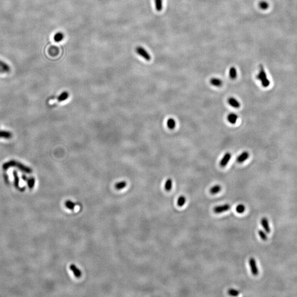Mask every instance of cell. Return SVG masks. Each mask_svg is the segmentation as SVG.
Listing matches in <instances>:
<instances>
[{"label":"cell","instance_id":"1","mask_svg":"<svg viewBox=\"0 0 297 297\" xmlns=\"http://www.w3.org/2000/svg\"><path fill=\"white\" fill-rule=\"evenodd\" d=\"M12 167L18 168L22 172L28 174L32 173V169L29 168V167L25 166L23 163H21L18 161H16L15 160H10L3 163L2 169L4 171H7L9 169Z\"/></svg>","mask_w":297,"mask_h":297},{"label":"cell","instance_id":"2","mask_svg":"<svg viewBox=\"0 0 297 297\" xmlns=\"http://www.w3.org/2000/svg\"><path fill=\"white\" fill-rule=\"evenodd\" d=\"M256 79L261 82L264 87H268L270 84V82L268 78L266 73L262 65L260 66L259 72L256 77Z\"/></svg>","mask_w":297,"mask_h":297},{"label":"cell","instance_id":"3","mask_svg":"<svg viewBox=\"0 0 297 297\" xmlns=\"http://www.w3.org/2000/svg\"><path fill=\"white\" fill-rule=\"evenodd\" d=\"M135 51L139 55L142 56L146 61H150L151 56L150 55V54L148 53V51L144 48H143V47L140 46L137 47V48L135 49Z\"/></svg>","mask_w":297,"mask_h":297},{"label":"cell","instance_id":"4","mask_svg":"<svg viewBox=\"0 0 297 297\" xmlns=\"http://www.w3.org/2000/svg\"><path fill=\"white\" fill-rule=\"evenodd\" d=\"M249 264L251 268V272L253 276H258L259 274V270L257 266L256 261L255 259L253 258H251L249 260Z\"/></svg>","mask_w":297,"mask_h":297},{"label":"cell","instance_id":"5","mask_svg":"<svg viewBox=\"0 0 297 297\" xmlns=\"http://www.w3.org/2000/svg\"><path fill=\"white\" fill-rule=\"evenodd\" d=\"M230 209V206L229 204H224L223 205L217 206L213 208V211L215 213H221L226 212Z\"/></svg>","mask_w":297,"mask_h":297},{"label":"cell","instance_id":"6","mask_svg":"<svg viewBox=\"0 0 297 297\" xmlns=\"http://www.w3.org/2000/svg\"><path fill=\"white\" fill-rule=\"evenodd\" d=\"M232 157V155L230 152H228L224 155V157L222 158L220 162V165L221 167H224L227 166V163L229 162Z\"/></svg>","mask_w":297,"mask_h":297},{"label":"cell","instance_id":"7","mask_svg":"<svg viewBox=\"0 0 297 297\" xmlns=\"http://www.w3.org/2000/svg\"><path fill=\"white\" fill-rule=\"evenodd\" d=\"M11 70V68L6 62L0 61V73H9Z\"/></svg>","mask_w":297,"mask_h":297},{"label":"cell","instance_id":"8","mask_svg":"<svg viewBox=\"0 0 297 297\" xmlns=\"http://www.w3.org/2000/svg\"><path fill=\"white\" fill-rule=\"evenodd\" d=\"M227 102L229 105H230L233 108H239L241 107L240 102L236 98H234L233 97H229L227 100Z\"/></svg>","mask_w":297,"mask_h":297},{"label":"cell","instance_id":"9","mask_svg":"<svg viewBox=\"0 0 297 297\" xmlns=\"http://www.w3.org/2000/svg\"><path fill=\"white\" fill-rule=\"evenodd\" d=\"M261 224L262 225L264 230H265L266 233H270L271 229H270V225H269V223H268V219H266V217H263L261 220Z\"/></svg>","mask_w":297,"mask_h":297},{"label":"cell","instance_id":"10","mask_svg":"<svg viewBox=\"0 0 297 297\" xmlns=\"http://www.w3.org/2000/svg\"><path fill=\"white\" fill-rule=\"evenodd\" d=\"M249 157V154L248 152H243L242 154L239 155L238 157L237 158V161L238 163H243L245 161L247 160L248 159Z\"/></svg>","mask_w":297,"mask_h":297},{"label":"cell","instance_id":"11","mask_svg":"<svg viewBox=\"0 0 297 297\" xmlns=\"http://www.w3.org/2000/svg\"><path fill=\"white\" fill-rule=\"evenodd\" d=\"M70 270L73 272L74 276L77 278H80L82 276V272L79 269L76 265L72 264L70 266Z\"/></svg>","mask_w":297,"mask_h":297},{"label":"cell","instance_id":"12","mask_svg":"<svg viewBox=\"0 0 297 297\" xmlns=\"http://www.w3.org/2000/svg\"><path fill=\"white\" fill-rule=\"evenodd\" d=\"M210 84L215 87H220L223 84V82L220 79L213 78L210 80Z\"/></svg>","mask_w":297,"mask_h":297},{"label":"cell","instance_id":"13","mask_svg":"<svg viewBox=\"0 0 297 297\" xmlns=\"http://www.w3.org/2000/svg\"><path fill=\"white\" fill-rule=\"evenodd\" d=\"M238 118V116L235 114L231 113L227 116V119L228 122L231 124H235Z\"/></svg>","mask_w":297,"mask_h":297},{"label":"cell","instance_id":"14","mask_svg":"<svg viewBox=\"0 0 297 297\" xmlns=\"http://www.w3.org/2000/svg\"><path fill=\"white\" fill-rule=\"evenodd\" d=\"M12 137V134L10 131H0V138H4L6 139H11Z\"/></svg>","mask_w":297,"mask_h":297},{"label":"cell","instance_id":"15","mask_svg":"<svg viewBox=\"0 0 297 297\" xmlns=\"http://www.w3.org/2000/svg\"><path fill=\"white\" fill-rule=\"evenodd\" d=\"M221 186L219 184H217L214 186H212L210 188L209 192H210V194H211L213 195H215L216 194L219 193L221 190Z\"/></svg>","mask_w":297,"mask_h":297},{"label":"cell","instance_id":"16","mask_svg":"<svg viewBox=\"0 0 297 297\" xmlns=\"http://www.w3.org/2000/svg\"><path fill=\"white\" fill-rule=\"evenodd\" d=\"M13 175L14 177V185L17 189H19V178L18 177L17 172L16 171L13 172Z\"/></svg>","mask_w":297,"mask_h":297},{"label":"cell","instance_id":"17","mask_svg":"<svg viewBox=\"0 0 297 297\" xmlns=\"http://www.w3.org/2000/svg\"><path fill=\"white\" fill-rule=\"evenodd\" d=\"M68 97H69V93L67 91H64L58 96L57 99L59 102H62L66 100Z\"/></svg>","mask_w":297,"mask_h":297},{"label":"cell","instance_id":"18","mask_svg":"<svg viewBox=\"0 0 297 297\" xmlns=\"http://www.w3.org/2000/svg\"><path fill=\"white\" fill-rule=\"evenodd\" d=\"M26 181H27L28 186L29 187V189H32L34 186V185H35V179L34 177H31L28 178Z\"/></svg>","mask_w":297,"mask_h":297},{"label":"cell","instance_id":"19","mask_svg":"<svg viewBox=\"0 0 297 297\" xmlns=\"http://www.w3.org/2000/svg\"><path fill=\"white\" fill-rule=\"evenodd\" d=\"M172 180L171 178H169L166 180L165 184V189L166 190L167 192H169L172 189Z\"/></svg>","mask_w":297,"mask_h":297},{"label":"cell","instance_id":"20","mask_svg":"<svg viewBox=\"0 0 297 297\" xmlns=\"http://www.w3.org/2000/svg\"><path fill=\"white\" fill-rule=\"evenodd\" d=\"M63 39H64V34L61 32H58L57 33H56L55 35V36H54V38H53L54 40L56 43L60 42Z\"/></svg>","mask_w":297,"mask_h":297},{"label":"cell","instance_id":"21","mask_svg":"<svg viewBox=\"0 0 297 297\" xmlns=\"http://www.w3.org/2000/svg\"><path fill=\"white\" fill-rule=\"evenodd\" d=\"M176 123L173 118H169L167 121V125L170 129H173L176 127Z\"/></svg>","mask_w":297,"mask_h":297},{"label":"cell","instance_id":"22","mask_svg":"<svg viewBox=\"0 0 297 297\" xmlns=\"http://www.w3.org/2000/svg\"><path fill=\"white\" fill-rule=\"evenodd\" d=\"M155 3L156 9L157 10V11L160 12L163 8L162 0H155Z\"/></svg>","mask_w":297,"mask_h":297},{"label":"cell","instance_id":"23","mask_svg":"<svg viewBox=\"0 0 297 297\" xmlns=\"http://www.w3.org/2000/svg\"><path fill=\"white\" fill-rule=\"evenodd\" d=\"M229 74H230V79H235L237 78V73L236 68L234 67H231L230 70Z\"/></svg>","mask_w":297,"mask_h":297},{"label":"cell","instance_id":"24","mask_svg":"<svg viewBox=\"0 0 297 297\" xmlns=\"http://www.w3.org/2000/svg\"><path fill=\"white\" fill-rule=\"evenodd\" d=\"M186 198L183 195H182L178 199L177 205L179 207H183L186 203Z\"/></svg>","mask_w":297,"mask_h":297},{"label":"cell","instance_id":"25","mask_svg":"<svg viewBox=\"0 0 297 297\" xmlns=\"http://www.w3.org/2000/svg\"><path fill=\"white\" fill-rule=\"evenodd\" d=\"M127 182L125 181H121L120 182H118L115 185V188L117 189L121 190L122 189L125 188V186H127Z\"/></svg>","mask_w":297,"mask_h":297},{"label":"cell","instance_id":"26","mask_svg":"<svg viewBox=\"0 0 297 297\" xmlns=\"http://www.w3.org/2000/svg\"><path fill=\"white\" fill-rule=\"evenodd\" d=\"M64 205L65 207H66L67 208H68V209L70 210H74V207L76 206V204L74 203L72 201H70V200H67V201L65 202L64 203Z\"/></svg>","mask_w":297,"mask_h":297},{"label":"cell","instance_id":"27","mask_svg":"<svg viewBox=\"0 0 297 297\" xmlns=\"http://www.w3.org/2000/svg\"><path fill=\"white\" fill-rule=\"evenodd\" d=\"M266 232L265 231H264V230H258V234L259 235L260 237L264 241H266L267 239H268V236H267V234H266Z\"/></svg>","mask_w":297,"mask_h":297},{"label":"cell","instance_id":"28","mask_svg":"<svg viewBox=\"0 0 297 297\" xmlns=\"http://www.w3.org/2000/svg\"><path fill=\"white\" fill-rule=\"evenodd\" d=\"M228 294H229L230 296L233 297H236L238 296L239 294V292L234 289H230L227 291Z\"/></svg>","mask_w":297,"mask_h":297},{"label":"cell","instance_id":"29","mask_svg":"<svg viewBox=\"0 0 297 297\" xmlns=\"http://www.w3.org/2000/svg\"><path fill=\"white\" fill-rule=\"evenodd\" d=\"M236 210L238 213H243L245 210V207L243 204H239L236 207Z\"/></svg>","mask_w":297,"mask_h":297},{"label":"cell","instance_id":"30","mask_svg":"<svg viewBox=\"0 0 297 297\" xmlns=\"http://www.w3.org/2000/svg\"><path fill=\"white\" fill-rule=\"evenodd\" d=\"M259 7L260 9L265 10V9H268L269 5L266 1H261L260 2L259 4Z\"/></svg>","mask_w":297,"mask_h":297},{"label":"cell","instance_id":"31","mask_svg":"<svg viewBox=\"0 0 297 297\" xmlns=\"http://www.w3.org/2000/svg\"><path fill=\"white\" fill-rule=\"evenodd\" d=\"M22 179L24 181H26L27 179H28V177H26V176L25 175H22Z\"/></svg>","mask_w":297,"mask_h":297}]
</instances>
